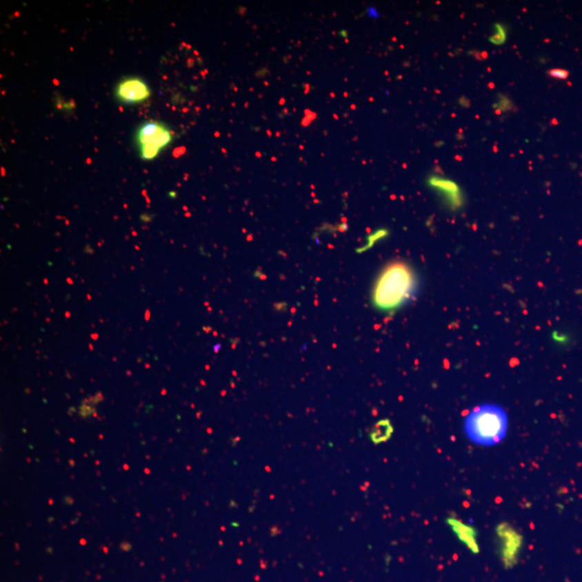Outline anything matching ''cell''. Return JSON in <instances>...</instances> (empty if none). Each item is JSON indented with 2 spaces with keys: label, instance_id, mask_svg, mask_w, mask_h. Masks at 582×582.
Masks as SVG:
<instances>
[{
  "label": "cell",
  "instance_id": "obj_3",
  "mask_svg": "<svg viewBox=\"0 0 582 582\" xmlns=\"http://www.w3.org/2000/svg\"><path fill=\"white\" fill-rule=\"evenodd\" d=\"M173 139L174 133L170 126L154 120L143 122L135 131L136 147L143 161L156 160Z\"/></svg>",
  "mask_w": 582,
  "mask_h": 582
},
{
  "label": "cell",
  "instance_id": "obj_11",
  "mask_svg": "<svg viewBox=\"0 0 582 582\" xmlns=\"http://www.w3.org/2000/svg\"><path fill=\"white\" fill-rule=\"evenodd\" d=\"M568 72L563 70H553L550 72V76L558 78V79H566L568 77Z\"/></svg>",
  "mask_w": 582,
  "mask_h": 582
},
{
  "label": "cell",
  "instance_id": "obj_6",
  "mask_svg": "<svg viewBox=\"0 0 582 582\" xmlns=\"http://www.w3.org/2000/svg\"><path fill=\"white\" fill-rule=\"evenodd\" d=\"M448 525L451 528L452 532L456 536L457 539L463 545H466L470 552L474 554H479L480 547L478 543V530L474 526L464 523L463 521L455 516H449L447 519Z\"/></svg>",
  "mask_w": 582,
  "mask_h": 582
},
{
  "label": "cell",
  "instance_id": "obj_4",
  "mask_svg": "<svg viewBox=\"0 0 582 582\" xmlns=\"http://www.w3.org/2000/svg\"><path fill=\"white\" fill-rule=\"evenodd\" d=\"M495 534L499 541V558L503 568L511 570L516 566L523 549V535L507 522L496 526Z\"/></svg>",
  "mask_w": 582,
  "mask_h": 582
},
{
  "label": "cell",
  "instance_id": "obj_10",
  "mask_svg": "<svg viewBox=\"0 0 582 582\" xmlns=\"http://www.w3.org/2000/svg\"><path fill=\"white\" fill-rule=\"evenodd\" d=\"M499 97H501V99H499V104L495 105L496 108L499 109V112H505V111L510 110V109L513 107L510 99L503 97V95H499Z\"/></svg>",
  "mask_w": 582,
  "mask_h": 582
},
{
  "label": "cell",
  "instance_id": "obj_9",
  "mask_svg": "<svg viewBox=\"0 0 582 582\" xmlns=\"http://www.w3.org/2000/svg\"><path fill=\"white\" fill-rule=\"evenodd\" d=\"M507 40V28L503 24H495V34L490 38V41L494 45L501 46Z\"/></svg>",
  "mask_w": 582,
  "mask_h": 582
},
{
  "label": "cell",
  "instance_id": "obj_2",
  "mask_svg": "<svg viewBox=\"0 0 582 582\" xmlns=\"http://www.w3.org/2000/svg\"><path fill=\"white\" fill-rule=\"evenodd\" d=\"M508 430V415L501 405H482L465 419V432L476 445L494 447L501 443Z\"/></svg>",
  "mask_w": 582,
  "mask_h": 582
},
{
  "label": "cell",
  "instance_id": "obj_7",
  "mask_svg": "<svg viewBox=\"0 0 582 582\" xmlns=\"http://www.w3.org/2000/svg\"><path fill=\"white\" fill-rule=\"evenodd\" d=\"M430 183L432 188L441 192L447 202L451 205L452 208H461L463 204V195L461 189L456 183L441 177V176H434L430 178Z\"/></svg>",
  "mask_w": 582,
  "mask_h": 582
},
{
  "label": "cell",
  "instance_id": "obj_8",
  "mask_svg": "<svg viewBox=\"0 0 582 582\" xmlns=\"http://www.w3.org/2000/svg\"><path fill=\"white\" fill-rule=\"evenodd\" d=\"M392 432H394V427L390 424V421L382 419L371 430L370 438L373 443L381 444L390 440Z\"/></svg>",
  "mask_w": 582,
  "mask_h": 582
},
{
  "label": "cell",
  "instance_id": "obj_1",
  "mask_svg": "<svg viewBox=\"0 0 582 582\" xmlns=\"http://www.w3.org/2000/svg\"><path fill=\"white\" fill-rule=\"evenodd\" d=\"M417 287V274L409 264L403 261L390 262L375 281L373 303L381 311H394L412 298Z\"/></svg>",
  "mask_w": 582,
  "mask_h": 582
},
{
  "label": "cell",
  "instance_id": "obj_5",
  "mask_svg": "<svg viewBox=\"0 0 582 582\" xmlns=\"http://www.w3.org/2000/svg\"><path fill=\"white\" fill-rule=\"evenodd\" d=\"M114 97L124 105H141L150 99L151 89L139 77H126L117 84Z\"/></svg>",
  "mask_w": 582,
  "mask_h": 582
}]
</instances>
